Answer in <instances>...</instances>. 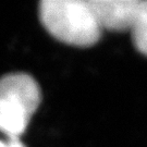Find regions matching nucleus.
Here are the masks:
<instances>
[{"label": "nucleus", "mask_w": 147, "mask_h": 147, "mask_svg": "<svg viewBox=\"0 0 147 147\" xmlns=\"http://www.w3.org/2000/svg\"><path fill=\"white\" fill-rule=\"evenodd\" d=\"M39 18L49 34L68 45L89 47L101 35L89 0H42Z\"/></svg>", "instance_id": "f257e3e1"}, {"label": "nucleus", "mask_w": 147, "mask_h": 147, "mask_svg": "<svg viewBox=\"0 0 147 147\" xmlns=\"http://www.w3.org/2000/svg\"><path fill=\"white\" fill-rule=\"evenodd\" d=\"M40 104L37 82L25 73H13L0 80V131L9 140L20 138Z\"/></svg>", "instance_id": "f03ea898"}, {"label": "nucleus", "mask_w": 147, "mask_h": 147, "mask_svg": "<svg viewBox=\"0 0 147 147\" xmlns=\"http://www.w3.org/2000/svg\"><path fill=\"white\" fill-rule=\"evenodd\" d=\"M101 32L130 31L141 11L147 7L141 0H89Z\"/></svg>", "instance_id": "7ed1b4c3"}, {"label": "nucleus", "mask_w": 147, "mask_h": 147, "mask_svg": "<svg viewBox=\"0 0 147 147\" xmlns=\"http://www.w3.org/2000/svg\"><path fill=\"white\" fill-rule=\"evenodd\" d=\"M130 31L135 48L138 53L145 55L147 51V7L138 13Z\"/></svg>", "instance_id": "20e7f679"}, {"label": "nucleus", "mask_w": 147, "mask_h": 147, "mask_svg": "<svg viewBox=\"0 0 147 147\" xmlns=\"http://www.w3.org/2000/svg\"><path fill=\"white\" fill-rule=\"evenodd\" d=\"M5 147H25V146L22 144L20 138H11V140H8V142H5Z\"/></svg>", "instance_id": "39448f33"}, {"label": "nucleus", "mask_w": 147, "mask_h": 147, "mask_svg": "<svg viewBox=\"0 0 147 147\" xmlns=\"http://www.w3.org/2000/svg\"><path fill=\"white\" fill-rule=\"evenodd\" d=\"M0 147H5V142H2V141H0Z\"/></svg>", "instance_id": "423d86ee"}]
</instances>
